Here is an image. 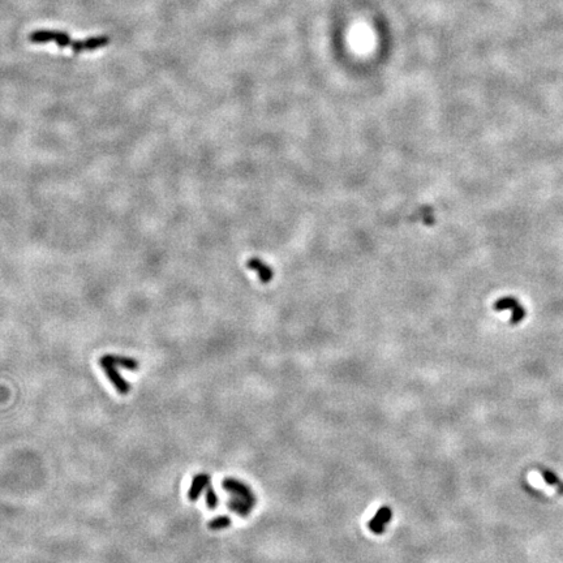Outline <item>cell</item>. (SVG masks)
<instances>
[{"label":"cell","instance_id":"6da1fadb","mask_svg":"<svg viewBox=\"0 0 563 563\" xmlns=\"http://www.w3.org/2000/svg\"><path fill=\"white\" fill-rule=\"evenodd\" d=\"M224 490L231 494L228 507L239 516L246 517L256 505V495L246 484L234 477H226L222 483Z\"/></svg>","mask_w":563,"mask_h":563},{"label":"cell","instance_id":"7a4b0ae2","mask_svg":"<svg viewBox=\"0 0 563 563\" xmlns=\"http://www.w3.org/2000/svg\"><path fill=\"white\" fill-rule=\"evenodd\" d=\"M494 310L497 312H503V310H509L511 313V318H510V322L511 325H517L519 322L526 318V309L522 305L520 301L517 299L512 298V296H505V298L498 299L494 303Z\"/></svg>","mask_w":563,"mask_h":563},{"label":"cell","instance_id":"3957f363","mask_svg":"<svg viewBox=\"0 0 563 563\" xmlns=\"http://www.w3.org/2000/svg\"><path fill=\"white\" fill-rule=\"evenodd\" d=\"M29 40L33 43H47L54 40L59 47L71 46L73 42L66 32H56V30H37L29 35Z\"/></svg>","mask_w":563,"mask_h":563},{"label":"cell","instance_id":"277c9868","mask_svg":"<svg viewBox=\"0 0 563 563\" xmlns=\"http://www.w3.org/2000/svg\"><path fill=\"white\" fill-rule=\"evenodd\" d=\"M99 365L100 368L105 370L107 378H109L110 382L114 385V387L116 389V391L119 392V394L127 395L129 391H131V383H129L128 381L124 380V378L119 374V372L116 370V366L112 365V364L109 363V361L103 360L102 358L99 359Z\"/></svg>","mask_w":563,"mask_h":563},{"label":"cell","instance_id":"5b68a950","mask_svg":"<svg viewBox=\"0 0 563 563\" xmlns=\"http://www.w3.org/2000/svg\"><path fill=\"white\" fill-rule=\"evenodd\" d=\"M246 267L255 273L258 277V279L261 280V283L263 284L270 283L273 278H274V270H273L272 266H269L265 261L260 260L257 257L248 258L246 260Z\"/></svg>","mask_w":563,"mask_h":563},{"label":"cell","instance_id":"8992f818","mask_svg":"<svg viewBox=\"0 0 563 563\" xmlns=\"http://www.w3.org/2000/svg\"><path fill=\"white\" fill-rule=\"evenodd\" d=\"M392 517V511L389 506H382L377 512H376L374 516L370 519L368 527L369 529L376 533V535H382L385 532V528L387 527V524L390 523Z\"/></svg>","mask_w":563,"mask_h":563},{"label":"cell","instance_id":"52a82bcc","mask_svg":"<svg viewBox=\"0 0 563 563\" xmlns=\"http://www.w3.org/2000/svg\"><path fill=\"white\" fill-rule=\"evenodd\" d=\"M109 42L110 38L106 37V35H102V37L88 38L85 40H73L71 47L75 52L89 51V50H95L99 49V47L106 46V45H109Z\"/></svg>","mask_w":563,"mask_h":563},{"label":"cell","instance_id":"ba28073f","mask_svg":"<svg viewBox=\"0 0 563 563\" xmlns=\"http://www.w3.org/2000/svg\"><path fill=\"white\" fill-rule=\"evenodd\" d=\"M210 484H212V477H210V475H207V473H198V475H196L195 477H193V480H192V485L188 490L189 501H192V502L197 501L198 497L202 494L203 490H205Z\"/></svg>","mask_w":563,"mask_h":563},{"label":"cell","instance_id":"9c48e42d","mask_svg":"<svg viewBox=\"0 0 563 563\" xmlns=\"http://www.w3.org/2000/svg\"><path fill=\"white\" fill-rule=\"evenodd\" d=\"M103 360L109 361L112 365L115 366H121L124 369H128V370H137L140 368V364L137 360L132 358H127V356H119V355H106L103 356Z\"/></svg>","mask_w":563,"mask_h":563},{"label":"cell","instance_id":"30bf717a","mask_svg":"<svg viewBox=\"0 0 563 563\" xmlns=\"http://www.w3.org/2000/svg\"><path fill=\"white\" fill-rule=\"evenodd\" d=\"M231 517L226 516V515H220V516L214 517L207 523V528L212 529V531H220V529H226L231 527Z\"/></svg>","mask_w":563,"mask_h":563},{"label":"cell","instance_id":"8fae6325","mask_svg":"<svg viewBox=\"0 0 563 563\" xmlns=\"http://www.w3.org/2000/svg\"><path fill=\"white\" fill-rule=\"evenodd\" d=\"M540 473L541 476L544 477V480H545L546 484H549V485L552 486H558V492L560 493V494H563V484L560 483L559 478L557 477V475L555 473H553V472L548 471V469H540Z\"/></svg>","mask_w":563,"mask_h":563},{"label":"cell","instance_id":"7c38bea8","mask_svg":"<svg viewBox=\"0 0 563 563\" xmlns=\"http://www.w3.org/2000/svg\"><path fill=\"white\" fill-rule=\"evenodd\" d=\"M218 503H219L218 495L217 493H215L213 485L210 484V485L206 488V506L209 507V509H215V507L218 506Z\"/></svg>","mask_w":563,"mask_h":563}]
</instances>
